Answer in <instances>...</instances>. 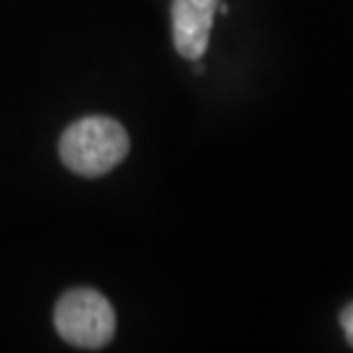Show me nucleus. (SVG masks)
Wrapping results in <instances>:
<instances>
[{
	"label": "nucleus",
	"mask_w": 353,
	"mask_h": 353,
	"mask_svg": "<svg viewBox=\"0 0 353 353\" xmlns=\"http://www.w3.org/2000/svg\"><path fill=\"white\" fill-rule=\"evenodd\" d=\"M129 133L110 117H83L60 138V159L67 170L81 176H101L129 154Z\"/></svg>",
	"instance_id": "1"
},
{
	"label": "nucleus",
	"mask_w": 353,
	"mask_h": 353,
	"mask_svg": "<svg viewBox=\"0 0 353 353\" xmlns=\"http://www.w3.org/2000/svg\"><path fill=\"white\" fill-rule=\"evenodd\" d=\"M55 328L67 344L79 349H103L115 337V310L94 289H72L55 305Z\"/></svg>",
	"instance_id": "2"
},
{
	"label": "nucleus",
	"mask_w": 353,
	"mask_h": 353,
	"mask_svg": "<svg viewBox=\"0 0 353 353\" xmlns=\"http://www.w3.org/2000/svg\"><path fill=\"white\" fill-rule=\"evenodd\" d=\"M218 0H172V39L181 58L200 60L209 46Z\"/></svg>",
	"instance_id": "3"
},
{
	"label": "nucleus",
	"mask_w": 353,
	"mask_h": 353,
	"mask_svg": "<svg viewBox=\"0 0 353 353\" xmlns=\"http://www.w3.org/2000/svg\"><path fill=\"white\" fill-rule=\"evenodd\" d=\"M340 321H342L344 335H347L349 344H351V347H353V303H351V305H347V307L342 310V314H340Z\"/></svg>",
	"instance_id": "4"
}]
</instances>
